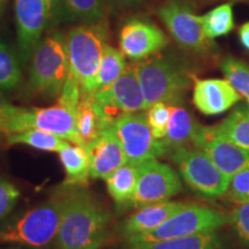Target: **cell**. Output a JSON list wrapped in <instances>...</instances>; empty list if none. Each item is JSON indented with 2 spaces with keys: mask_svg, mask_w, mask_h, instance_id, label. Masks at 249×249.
I'll use <instances>...</instances> for the list:
<instances>
[{
  "mask_svg": "<svg viewBox=\"0 0 249 249\" xmlns=\"http://www.w3.org/2000/svg\"><path fill=\"white\" fill-rule=\"evenodd\" d=\"M62 201L55 249L104 247L110 239V213L85 189L71 192Z\"/></svg>",
  "mask_w": 249,
  "mask_h": 249,
  "instance_id": "cell-1",
  "label": "cell"
},
{
  "mask_svg": "<svg viewBox=\"0 0 249 249\" xmlns=\"http://www.w3.org/2000/svg\"><path fill=\"white\" fill-rule=\"evenodd\" d=\"M105 39L107 29L99 22L75 27L66 34L70 71L79 81L82 96L96 91Z\"/></svg>",
  "mask_w": 249,
  "mask_h": 249,
  "instance_id": "cell-2",
  "label": "cell"
},
{
  "mask_svg": "<svg viewBox=\"0 0 249 249\" xmlns=\"http://www.w3.org/2000/svg\"><path fill=\"white\" fill-rule=\"evenodd\" d=\"M30 60L31 90L48 97L59 96L70 73L66 36L59 31L49 34L40 40Z\"/></svg>",
  "mask_w": 249,
  "mask_h": 249,
  "instance_id": "cell-3",
  "label": "cell"
},
{
  "mask_svg": "<svg viewBox=\"0 0 249 249\" xmlns=\"http://www.w3.org/2000/svg\"><path fill=\"white\" fill-rule=\"evenodd\" d=\"M135 70L148 107L155 103L182 104L192 81L181 67L166 58H152L138 62Z\"/></svg>",
  "mask_w": 249,
  "mask_h": 249,
  "instance_id": "cell-4",
  "label": "cell"
},
{
  "mask_svg": "<svg viewBox=\"0 0 249 249\" xmlns=\"http://www.w3.org/2000/svg\"><path fill=\"white\" fill-rule=\"evenodd\" d=\"M62 198L64 196L51 198L0 229V242L33 248L45 247L57 236L64 203Z\"/></svg>",
  "mask_w": 249,
  "mask_h": 249,
  "instance_id": "cell-5",
  "label": "cell"
},
{
  "mask_svg": "<svg viewBox=\"0 0 249 249\" xmlns=\"http://www.w3.org/2000/svg\"><path fill=\"white\" fill-rule=\"evenodd\" d=\"M229 223V217L213 208L188 203L166 222L149 232L139 233L124 239V244L154 242L182 238L201 233L218 231Z\"/></svg>",
  "mask_w": 249,
  "mask_h": 249,
  "instance_id": "cell-6",
  "label": "cell"
},
{
  "mask_svg": "<svg viewBox=\"0 0 249 249\" xmlns=\"http://www.w3.org/2000/svg\"><path fill=\"white\" fill-rule=\"evenodd\" d=\"M170 158L183 181L198 195L218 198L227 193L230 179L202 149L194 145L176 148L170 151Z\"/></svg>",
  "mask_w": 249,
  "mask_h": 249,
  "instance_id": "cell-7",
  "label": "cell"
},
{
  "mask_svg": "<svg viewBox=\"0 0 249 249\" xmlns=\"http://www.w3.org/2000/svg\"><path fill=\"white\" fill-rule=\"evenodd\" d=\"M90 97L107 127L113 124L121 114L143 112L148 108L135 65L127 67L111 86L97 90Z\"/></svg>",
  "mask_w": 249,
  "mask_h": 249,
  "instance_id": "cell-8",
  "label": "cell"
},
{
  "mask_svg": "<svg viewBox=\"0 0 249 249\" xmlns=\"http://www.w3.org/2000/svg\"><path fill=\"white\" fill-rule=\"evenodd\" d=\"M114 132L129 164L139 166L170 152L163 140L156 139L142 112L124 113L114 121Z\"/></svg>",
  "mask_w": 249,
  "mask_h": 249,
  "instance_id": "cell-9",
  "label": "cell"
},
{
  "mask_svg": "<svg viewBox=\"0 0 249 249\" xmlns=\"http://www.w3.org/2000/svg\"><path fill=\"white\" fill-rule=\"evenodd\" d=\"M174 40L183 49L196 53L213 51V42L205 36L200 17L188 0H166L157 9Z\"/></svg>",
  "mask_w": 249,
  "mask_h": 249,
  "instance_id": "cell-10",
  "label": "cell"
},
{
  "mask_svg": "<svg viewBox=\"0 0 249 249\" xmlns=\"http://www.w3.org/2000/svg\"><path fill=\"white\" fill-rule=\"evenodd\" d=\"M182 191L178 173L170 165L151 160L139 165L135 193L127 207L140 209L160 202L169 201Z\"/></svg>",
  "mask_w": 249,
  "mask_h": 249,
  "instance_id": "cell-11",
  "label": "cell"
},
{
  "mask_svg": "<svg viewBox=\"0 0 249 249\" xmlns=\"http://www.w3.org/2000/svg\"><path fill=\"white\" fill-rule=\"evenodd\" d=\"M29 129H42L54 133L66 141L79 145L75 116L59 104L50 107H20L9 123L8 136Z\"/></svg>",
  "mask_w": 249,
  "mask_h": 249,
  "instance_id": "cell-12",
  "label": "cell"
},
{
  "mask_svg": "<svg viewBox=\"0 0 249 249\" xmlns=\"http://www.w3.org/2000/svg\"><path fill=\"white\" fill-rule=\"evenodd\" d=\"M192 145L202 149L229 179L249 169V150L218 133L213 126L200 124Z\"/></svg>",
  "mask_w": 249,
  "mask_h": 249,
  "instance_id": "cell-13",
  "label": "cell"
},
{
  "mask_svg": "<svg viewBox=\"0 0 249 249\" xmlns=\"http://www.w3.org/2000/svg\"><path fill=\"white\" fill-rule=\"evenodd\" d=\"M15 22L18 31V58L28 64L49 26L45 0H15Z\"/></svg>",
  "mask_w": 249,
  "mask_h": 249,
  "instance_id": "cell-14",
  "label": "cell"
},
{
  "mask_svg": "<svg viewBox=\"0 0 249 249\" xmlns=\"http://www.w3.org/2000/svg\"><path fill=\"white\" fill-rule=\"evenodd\" d=\"M169 38L155 23L145 18H133L121 27L120 51L133 61H142L163 50Z\"/></svg>",
  "mask_w": 249,
  "mask_h": 249,
  "instance_id": "cell-15",
  "label": "cell"
},
{
  "mask_svg": "<svg viewBox=\"0 0 249 249\" xmlns=\"http://www.w3.org/2000/svg\"><path fill=\"white\" fill-rule=\"evenodd\" d=\"M86 149L89 155L90 177L92 179H105L128 163L113 124L105 127L101 135Z\"/></svg>",
  "mask_w": 249,
  "mask_h": 249,
  "instance_id": "cell-16",
  "label": "cell"
},
{
  "mask_svg": "<svg viewBox=\"0 0 249 249\" xmlns=\"http://www.w3.org/2000/svg\"><path fill=\"white\" fill-rule=\"evenodd\" d=\"M241 96L226 79H195L193 103L205 116H218L241 101Z\"/></svg>",
  "mask_w": 249,
  "mask_h": 249,
  "instance_id": "cell-17",
  "label": "cell"
},
{
  "mask_svg": "<svg viewBox=\"0 0 249 249\" xmlns=\"http://www.w3.org/2000/svg\"><path fill=\"white\" fill-rule=\"evenodd\" d=\"M188 204L180 201H164L160 203L145 205L130 214L116 227L118 234L123 238L149 232L166 222L170 217Z\"/></svg>",
  "mask_w": 249,
  "mask_h": 249,
  "instance_id": "cell-18",
  "label": "cell"
},
{
  "mask_svg": "<svg viewBox=\"0 0 249 249\" xmlns=\"http://www.w3.org/2000/svg\"><path fill=\"white\" fill-rule=\"evenodd\" d=\"M59 158L65 169L66 178L64 186H87L90 177V160L86 148L74 143H66L58 151Z\"/></svg>",
  "mask_w": 249,
  "mask_h": 249,
  "instance_id": "cell-19",
  "label": "cell"
},
{
  "mask_svg": "<svg viewBox=\"0 0 249 249\" xmlns=\"http://www.w3.org/2000/svg\"><path fill=\"white\" fill-rule=\"evenodd\" d=\"M121 249H225V244L222 235L214 231L154 242L124 244Z\"/></svg>",
  "mask_w": 249,
  "mask_h": 249,
  "instance_id": "cell-20",
  "label": "cell"
},
{
  "mask_svg": "<svg viewBox=\"0 0 249 249\" xmlns=\"http://www.w3.org/2000/svg\"><path fill=\"white\" fill-rule=\"evenodd\" d=\"M200 124L195 123L186 108L181 107H171V117L166 136L163 139L169 150L176 148L192 145Z\"/></svg>",
  "mask_w": 249,
  "mask_h": 249,
  "instance_id": "cell-21",
  "label": "cell"
},
{
  "mask_svg": "<svg viewBox=\"0 0 249 249\" xmlns=\"http://www.w3.org/2000/svg\"><path fill=\"white\" fill-rule=\"evenodd\" d=\"M76 132L79 139V145L87 148L101 135L105 124L99 118L97 111L93 107L91 97L82 96L77 105L76 113Z\"/></svg>",
  "mask_w": 249,
  "mask_h": 249,
  "instance_id": "cell-22",
  "label": "cell"
},
{
  "mask_svg": "<svg viewBox=\"0 0 249 249\" xmlns=\"http://www.w3.org/2000/svg\"><path fill=\"white\" fill-rule=\"evenodd\" d=\"M138 176L139 166L127 163L105 178L108 194L117 204L128 205L135 193Z\"/></svg>",
  "mask_w": 249,
  "mask_h": 249,
  "instance_id": "cell-23",
  "label": "cell"
},
{
  "mask_svg": "<svg viewBox=\"0 0 249 249\" xmlns=\"http://www.w3.org/2000/svg\"><path fill=\"white\" fill-rule=\"evenodd\" d=\"M213 127L235 144L249 150V105L235 108L226 119Z\"/></svg>",
  "mask_w": 249,
  "mask_h": 249,
  "instance_id": "cell-24",
  "label": "cell"
},
{
  "mask_svg": "<svg viewBox=\"0 0 249 249\" xmlns=\"http://www.w3.org/2000/svg\"><path fill=\"white\" fill-rule=\"evenodd\" d=\"M105 0H64L62 17L67 21L98 23L104 17Z\"/></svg>",
  "mask_w": 249,
  "mask_h": 249,
  "instance_id": "cell-25",
  "label": "cell"
},
{
  "mask_svg": "<svg viewBox=\"0 0 249 249\" xmlns=\"http://www.w3.org/2000/svg\"><path fill=\"white\" fill-rule=\"evenodd\" d=\"M8 145L26 144L42 151L58 152L66 144L67 141L57 134L42 129H29L22 133L9 135L6 139Z\"/></svg>",
  "mask_w": 249,
  "mask_h": 249,
  "instance_id": "cell-26",
  "label": "cell"
},
{
  "mask_svg": "<svg viewBox=\"0 0 249 249\" xmlns=\"http://www.w3.org/2000/svg\"><path fill=\"white\" fill-rule=\"evenodd\" d=\"M200 18L205 36L211 40L227 35L234 28L233 8L230 2L217 6L202 15Z\"/></svg>",
  "mask_w": 249,
  "mask_h": 249,
  "instance_id": "cell-27",
  "label": "cell"
},
{
  "mask_svg": "<svg viewBox=\"0 0 249 249\" xmlns=\"http://www.w3.org/2000/svg\"><path fill=\"white\" fill-rule=\"evenodd\" d=\"M127 68L124 55L113 46L105 44L103 58L96 79V91L111 86ZM95 91V92H96Z\"/></svg>",
  "mask_w": 249,
  "mask_h": 249,
  "instance_id": "cell-28",
  "label": "cell"
},
{
  "mask_svg": "<svg viewBox=\"0 0 249 249\" xmlns=\"http://www.w3.org/2000/svg\"><path fill=\"white\" fill-rule=\"evenodd\" d=\"M22 81L18 55L4 39L0 38V89L13 90Z\"/></svg>",
  "mask_w": 249,
  "mask_h": 249,
  "instance_id": "cell-29",
  "label": "cell"
},
{
  "mask_svg": "<svg viewBox=\"0 0 249 249\" xmlns=\"http://www.w3.org/2000/svg\"><path fill=\"white\" fill-rule=\"evenodd\" d=\"M220 68L231 85L249 105V66L245 61L234 57H226L220 62Z\"/></svg>",
  "mask_w": 249,
  "mask_h": 249,
  "instance_id": "cell-30",
  "label": "cell"
},
{
  "mask_svg": "<svg viewBox=\"0 0 249 249\" xmlns=\"http://www.w3.org/2000/svg\"><path fill=\"white\" fill-rule=\"evenodd\" d=\"M171 107L165 103H155L147 108V120L156 139L163 140L169 128Z\"/></svg>",
  "mask_w": 249,
  "mask_h": 249,
  "instance_id": "cell-31",
  "label": "cell"
},
{
  "mask_svg": "<svg viewBox=\"0 0 249 249\" xmlns=\"http://www.w3.org/2000/svg\"><path fill=\"white\" fill-rule=\"evenodd\" d=\"M229 223L239 241L249 248V202L234 208L229 217Z\"/></svg>",
  "mask_w": 249,
  "mask_h": 249,
  "instance_id": "cell-32",
  "label": "cell"
},
{
  "mask_svg": "<svg viewBox=\"0 0 249 249\" xmlns=\"http://www.w3.org/2000/svg\"><path fill=\"white\" fill-rule=\"evenodd\" d=\"M227 196L233 203L244 204L249 202V169L240 171L230 179Z\"/></svg>",
  "mask_w": 249,
  "mask_h": 249,
  "instance_id": "cell-33",
  "label": "cell"
},
{
  "mask_svg": "<svg viewBox=\"0 0 249 249\" xmlns=\"http://www.w3.org/2000/svg\"><path fill=\"white\" fill-rule=\"evenodd\" d=\"M20 197V192L13 183L0 179V219L11 213Z\"/></svg>",
  "mask_w": 249,
  "mask_h": 249,
  "instance_id": "cell-34",
  "label": "cell"
},
{
  "mask_svg": "<svg viewBox=\"0 0 249 249\" xmlns=\"http://www.w3.org/2000/svg\"><path fill=\"white\" fill-rule=\"evenodd\" d=\"M20 107H14L5 97L2 89H0V138L8 136V126Z\"/></svg>",
  "mask_w": 249,
  "mask_h": 249,
  "instance_id": "cell-35",
  "label": "cell"
},
{
  "mask_svg": "<svg viewBox=\"0 0 249 249\" xmlns=\"http://www.w3.org/2000/svg\"><path fill=\"white\" fill-rule=\"evenodd\" d=\"M46 6H48L49 13V26L52 23L58 22L62 17V5L64 0H45Z\"/></svg>",
  "mask_w": 249,
  "mask_h": 249,
  "instance_id": "cell-36",
  "label": "cell"
},
{
  "mask_svg": "<svg viewBox=\"0 0 249 249\" xmlns=\"http://www.w3.org/2000/svg\"><path fill=\"white\" fill-rule=\"evenodd\" d=\"M111 7L114 8H129L141 5L145 0H105Z\"/></svg>",
  "mask_w": 249,
  "mask_h": 249,
  "instance_id": "cell-37",
  "label": "cell"
},
{
  "mask_svg": "<svg viewBox=\"0 0 249 249\" xmlns=\"http://www.w3.org/2000/svg\"><path fill=\"white\" fill-rule=\"evenodd\" d=\"M239 38H240L242 46L249 51V22H246L240 27V29H239Z\"/></svg>",
  "mask_w": 249,
  "mask_h": 249,
  "instance_id": "cell-38",
  "label": "cell"
},
{
  "mask_svg": "<svg viewBox=\"0 0 249 249\" xmlns=\"http://www.w3.org/2000/svg\"><path fill=\"white\" fill-rule=\"evenodd\" d=\"M6 2H7V0H0V14H1L2 11H4Z\"/></svg>",
  "mask_w": 249,
  "mask_h": 249,
  "instance_id": "cell-39",
  "label": "cell"
}]
</instances>
